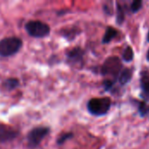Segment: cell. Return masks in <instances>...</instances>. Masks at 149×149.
Segmentation results:
<instances>
[{"label": "cell", "instance_id": "1", "mask_svg": "<svg viewBox=\"0 0 149 149\" xmlns=\"http://www.w3.org/2000/svg\"><path fill=\"white\" fill-rule=\"evenodd\" d=\"M123 68H124V66L122 65V61L119 57L110 56L107 58H106V60L100 66V74L102 76L111 77L110 79H112L117 82L118 77Z\"/></svg>", "mask_w": 149, "mask_h": 149}, {"label": "cell", "instance_id": "2", "mask_svg": "<svg viewBox=\"0 0 149 149\" xmlns=\"http://www.w3.org/2000/svg\"><path fill=\"white\" fill-rule=\"evenodd\" d=\"M112 107V100L109 97L93 98L87 102V110L90 114L97 117L107 115Z\"/></svg>", "mask_w": 149, "mask_h": 149}, {"label": "cell", "instance_id": "3", "mask_svg": "<svg viewBox=\"0 0 149 149\" xmlns=\"http://www.w3.org/2000/svg\"><path fill=\"white\" fill-rule=\"evenodd\" d=\"M23 42L17 37H8L0 40V56L10 57L16 54L22 47Z\"/></svg>", "mask_w": 149, "mask_h": 149}, {"label": "cell", "instance_id": "4", "mask_svg": "<svg viewBox=\"0 0 149 149\" xmlns=\"http://www.w3.org/2000/svg\"><path fill=\"white\" fill-rule=\"evenodd\" d=\"M25 30L27 33L33 38H45L49 35L51 31L50 26L39 20H31L25 24Z\"/></svg>", "mask_w": 149, "mask_h": 149}, {"label": "cell", "instance_id": "5", "mask_svg": "<svg viewBox=\"0 0 149 149\" xmlns=\"http://www.w3.org/2000/svg\"><path fill=\"white\" fill-rule=\"evenodd\" d=\"M49 134V128L45 127H38L30 131L27 135V142L30 148L38 147L44 138Z\"/></svg>", "mask_w": 149, "mask_h": 149}, {"label": "cell", "instance_id": "6", "mask_svg": "<svg viewBox=\"0 0 149 149\" xmlns=\"http://www.w3.org/2000/svg\"><path fill=\"white\" fill-rule=\"evenodd\" d=\"M84 54L85 52L80 47H74L71 50L67 51L66 52V58L67 61L75 66H78L79 65H82L84 62Z\"/></svg>", "mask_w": 149, "mask_h": 149}, {"label": "cell", "instance_id": "7", "mask_svg": "<svg viewBox=\"0 0 149 149\" xmlns=\"http://www.w3.org/2000/svg\"><path fill=\"white\" fill-rule=\"evenodd\" d=\"M141 96L144 101L149 102V71L143 70L141 72L140 78Z\"/></svg>", "mask_w": 149, "mask_h": 149}, {"label": "cell", "instance_id": "8", "mask_svg": "<svg viewBox=\"0 0 149 149\" xmlns=\"http://www.w3.org/2000/svg\"><path fill=\"white\" fill-rule=\"evenodd\" d=\"M18 135L17 131L14 128L0 124V142H7L14 140Z\"/></svg>", "mask_w": 149, "mask_h": 149}, {"label": "cell", "instance_id": "9", "mask_svg": "<svg viewBox=\"0 0 149 149\" xmlns=\"http://www.w3.org/2000/svg\"><path fill=\"white\" fill-rule=\"evenodd\" d=\"M134 72V67H124L118 77V82L121 86L127 85L133 79Z\"/></svg>", "mask_w": 149, "mask_h": 149}, {"label": "cell", "instance_id": "10", "mask_svg": "<svg viewBox=\"0 0 149 149\" xmlns=\"http://www.w3.org/2000/svg\"><path fill=\"white\" fill-rule=\"evenodd\" d=\"M118 35H119L118 30H116L113 26H107L106 29V31L104 33V36L102 38L101 43L104 45L109 44L111 41H113L114 38H116L118 37Z\"/></svg>", "mask_w": 149, "mask_h": 149}, {"label": "cell", "instance_id": "11", "mask_svg": "<svg viewBox=\"0 0 149 149\" xmlns=\"http://www.w3.org/2000/svg\"><path fill=\"white\" fill-rule=\"evenodd\" d=\"M126 17L125 7L119 2L116 3V23L118 25H122Z\"/></svg>", "mask_w": 149, "mask_h": 149}, {"label": "cell", "instance_id": "12", "mask_svg": "<svg viewBox=\"0 0 149 149\" xmlns=\"http://www.w3.org/2000/svg\"><path fill=\"white\" fill-rule=\"evenodd\" d=\"M121 58H122V60L124 62H127V63H130V62H132L134 60V50H133L132 46L127 45L124 49V51L122 52V57Z\"/></svg>", "mask_w": 149, "mask_h": 149}, {"label": "cell", "instance_id": "13", "mask_svg": "<svg viewBox=\"0 0 149 149\" xmlns=\"http://www.w3.org/2000/svg\"><path fill=\"white\" fill-rule=\"evenodd\" d=\"M18 86H19V81L17 79H15V78L7 79L3 83V86L6 90H13V89L17 88Z\"/></svg>", "mask_w": 149, "mask_h": 149}, {"label": "cell", "instance_id": "14", "mask_svg": "<svg viewBox=\"0 0 149 149\" xmlns=\"http://www.w3.org/2000/svg\"><path fill=\"white\" fill-rule=\"evenodd\" d=\"M138 112L142 118L149 115V106L146 101H138Z\"/></svg>", "mask_w": 149, "mask_h": 149}, {"label": "cell", "instance_id": "15", "mask_svg": "<svg viewBox=\"0 0 149 149\" xmlns=\"http://www.w3.org/2000/svg\"><path fill=\"white\" fill-rule=\"evenodd\" d=\"M143 7V2L141 0H134L132 2L130 5V11L132 13H137L139 12Z\"/></svg>", "mask_w": 149, "mask_h": 149}, {"label": "cell", "instance_id": "16", "mask_svg": "<svg viewBox=\"0 0 149 149\" xmlns=\"http://www.w3.org/2000/svg\"><path fill=\"white\" fill-rule=\"evenodd\" d=\"M115 84H116V81L115 80H113V79H112L110 78H107V79H105L103 80L102 86H103V88H104V90L106 92H110L113 88V86H114Z\"/></svg>", "mask_w": 149, "mask_h": 149}, {"label": "cell", "instance_id": "17", "mask_svg": "<svg viewBox=\"0 0 149 149\" xmlns=\"http://www.w3.org/2000/svg\"><path fill=\"white\" fill-rule=\"evenodd\" d=\"M79 33V30L78 28L74 27V28H71L70 30H67V31H65L63 32V36L65 37V38H67L68 39H72L76 36H78Z\"/></svg>", "mask_w": 149, "mask_h": 149}, {"label": "cell", "instance_id": "18", "mask_svg": "<svg viewBox=\"0 0 149 149\" xmlns=\"http://www.w3.org/2000/svg\"><path fill=\"white\" fill-rule=\"evenodd\" d=\"M73 136V134L72 133H66V134H63L59 136V138L58 139V144H63L65 141H66L67 140L71 139Z\"/></svg>", "mask_w": 149, "mask_h": 149}, {"label": "cell", "instance_id": "19", "mask_svg": "<svg viewBox=\"0 0 149 149\" xmlns=\"http://www.w3.org/2000/svg\"><path fill=\"white\" fill-rule=\"evenodd\" d=\"M103 10L105 11V13L107 15H109V16H112L113 15V7L112 6H108V5H104L103 6Z\"/></svg>", "mask_w": 149, "mask_h": 149}, {"label": "cell", "instance_id": "20", "mask_svg": "<svg viewBox=\"0 0 149 149\" xmlns=\"http://www.w3.org/2000/svg\"><path fill=\"white\" fill-rule=\"evenodd\" d=\"M146 58H147V61L149 62V48L148 50V52H147V55H146Z\"/></svg>", "mask_w": 149, "mask_h": 149}, {"label": "cell", "instance_id": "21", "mask_svg": "<svg viewBox=\"0 0 149 149\" xmlns=\"http://www.w3.org/2000/svg\"><path fill=\"white\" fill-rule=\"evenodd\" d=\"M147 42L149 43V30L148 31V34H147Z\"/></svg>", "mask_w": 149, "mask_h": 149}]
</instances>
